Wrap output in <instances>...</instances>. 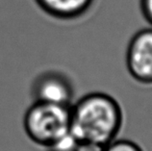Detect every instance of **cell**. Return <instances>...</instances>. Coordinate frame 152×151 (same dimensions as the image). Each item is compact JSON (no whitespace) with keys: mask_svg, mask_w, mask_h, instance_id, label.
I'll return each instance as SVG.
<instances>
[{"mask_svg":"<svg viewBox=\"0 0 152 151\" xmlns=\"http://www.w3.org/2000/svg\"><path fill=\"white\" fill-rule=\"evenodd\" d=\"M78 142L77 139L69 132L45 149L47 151H75Z\"/></svg>","mask_w":152,"mask_h":151,"instance_id":"8992f818","label":"cell"},{"mask_svg":"<svg viewBox=\"0 0 152 151\" xmlns=\"http://www.w3.org/2000/svg\"><path fill=\"white\" fill-rule=\"evenodd\" d=\"M126 66L137 82L152 85V27L140 30L131 39L126 51Z\"/></svg>","mask_w":152,"mask_h":151,"instance_id":"3957f363","label":"cell"},{"mask_svg":"<svg viewBox=\"0 0 152 151\" xmlns=\"http://www.w3.org/2000/svg\"><path fill=\"white\" fill-rule=\"evenodd\" d=\"M141 10L145 20L152 26V0H141Z\"/></svg>","mask_w":152,"mask_h":151,"instance_id":"9c48e42d","label":"cell"},{"mask_svg":"<svg viewBox=\"0 0 152 151\" xmlns=\"http://www.w3.org/2000/svg\"><path fill=\"white\" fill-rule=\"evenodd\" d=\"M105 151H143L135 142L129 140H115L105 145Z\"/></svg>","mask_w":152,"mask_h":151,"instance_id":"52a82bcc","label":"cell"},{"mask_svg":"<svg viewBox=\"0 0 152 151\" xmlns=\"http://www.w3.org/2000/svg\"><path fill=\"white\" fill-rule=\"evenodd\" d=\"M35 101L70 106L74 96L72 83L61 72L46 71L35 79L32 85Z\"/></svg>","mask_w":152,"mask_h":151,"instance_id":"277c9868","label":"cell"},{"mask_svg":"<svg viewBox=\"0 0 152 151\" xmlns=\"http://www.w3.org/2000/svg\"><path fill=\"white\" fill-rule=\"evenodd\" d=\"M122 120L121 105L104 93L86 94L70 106V133L79 142L106 145L119 133Z\"/></svg>","mask_w":152,"mask_h":151,"instance_id":"6da1fadb","label":"cell"},{"mask_svg":"<svg viewBox=\"0 0 152 151\" xmlns=\"http://www.w3.org/2000/svg\"><path fill=\"white\" fill-rule=\"evenodd\" d=\"M42 11L50 17L70 20L81 18L93 6L94 0H34Z\"/></svg>","mask_w":152,"mask_h":151,"instance_id":"5b68a950","label":"cell"},{"mask_svg":"<svg viewBox=\"0 0 152 151\" xmlns=\"http://www.w3.org/2000/svg\"><path fill=\"white\" fill-rule=\"evenodd\" d=\"M75 151H105V145L93 142H78Z\"/></svg>","mask_w":152,"mask_h":151,"instance_id":"ba28073f","label":"cell"},{"mask_svg":"<svg viewBox=\"0 0 152 151\" xmlns=\"http://www.w3.org/2000/svg\"><path fill=\"white\" fill-rule=\"evenodd\" d=\"M70 106L35 101L23 117L27 136L45 148L53 144L70 132Z\"/></svg>","mask_w":152,"mask_h":151,"instance_id":"7a4b0ae2","label":"cell"}]
</instances>
